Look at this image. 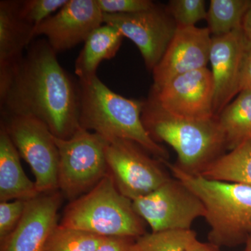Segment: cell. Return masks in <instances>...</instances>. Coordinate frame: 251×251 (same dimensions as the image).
<instances>
[{
    "instance_id": "1",
    "label": "cell",
    "mask_w": 251,
    "mask_h": 251,
    "mask_svg": "<svg viewBox=\"0 0 251 251\" xmlns=\"http://www.w3.org/2000/svg\"><path fill=\"white\" fill-rule=\"evenodd\" d=\"M0 106L1 116L34 117L62 139L80 127L78 82L63 69L46 39L32 41L27 48L0 92Z\"/></svg>"
},
{
    "instance_id": "2",
    "label": "cell",
    "mask_w": 251,
    "mask_h": 251,
    "mask_svg": "<svg viewBox=\"0 0 251 251\" xmlns=\"http://www.w3.org/2000/svg\"><path fill=\"white\" fill-rule=\"evenodd\" d=\"M77 82L81 128L93 130L106 140H129L160 161L166 160L168 151L150 136L142 121L145 100L115 93L97 75Z\"/></svg>"
},
{
    "instance_id": "3",
    "label": "cell",
    "mask_w": 251,
    "mask_h": 251,
    "mask_svg": "<svg viewBox=\"0 0 251 251\" xmlns=\"http://www.w3.org/2000/svg\"><path fill=\"white\" fill-rule=\"evenodd\" d=\"M179 180L202 201L210 231L209 244L233 247L247 243L251 236V186L207 179L163 160Z\"/></svg>"
},
{
    "instance_id": "4",
    "label": "cell",
    "mask_w": 251,
    "mask_h": 251,
    "mask_svg": "<svg viewBox=\"0 0 251 251\" xmlns=\"http://www.w3.org/2000/svg\"><path fill=\"white\" fill-rule=\"evenodd\" d=\"M142 121L155 141L165 142L174 149L177 166L193 174L223 155L221 151L226 149L217 117L191 120L175 116L150 95L144 102Z\"/></svg>"
},
{
    "instance_id": "5",
    "label": "cell",
    "mask_w": 251,
    "mask_h": 251,
    "mask_svg": "<svg viewBox=\"0 0 251 251\" xmlns=\"http://www.w3.org/2000/svg\"><path fill=\"white\" fill-rule=\"evenodd\" d=\"M59 225L102 237L137 239L146 234L133 201L120 193L109 172L90 191L72 201Z\"/></svg>"
},
{
    "instance_id": "6",
    "label": "cell",
    "mask_w": 251,
    "mask_h": 251,
    "mask_svg": "<svg viewBox=\"0 0 251 251\" xmlns=\"http://www.w3.org/2000/svg\"><path fill=\"white\" fill-rule=\"evenodd\" d=\"M59 151L58 188L72 201L88 192L108 173L107 140L98 133L78 128L71 138L54 135Z\"/></svg>"
},
{
    "instance_id": "7",
    "label": "cell",
    "mask_w": 251,
    "mask_h": 251,
    "mask_svg": "<svg viewBox=\"0 0 251 251\" xmlns=\"http://www.w3.org/2000/svg\"><path fill=\"white\" fill-rule=\"evenodd\" d=\"M1 124L31 168L39 193L58 189L59 151L49 127L34 117L2 116Z\"/></svg>"
},
{
    "instance_id": "8",
    "label": "cell",
    "mask_w": 251,
    "mask_h": 251,
    "mask_svg": "<svg viewBox=\"0 0 251 251\" xmlns=\"http://www.w3.org/2000/svg\"><path fill=\"white\" fill-rule=\"evenodd\" d=\"M133 206L153 232L191 229L195 220L204 218L206 214L198 196L172 178L152 192L134 200Z\"/></svg>"
},
{
    "instance_id": "9",
    "label": "cell",
    "mask_w": 251,
    "mask_h": 251,
    "mask_svg": "<svg viewBox=\"0 0 251 251\" xmlns=\"http://www.w3.org/2000/svg\"><path fill=\"white\" fill-rule=\"evenodd\" d=\"M145 151L129 140H107L108 172L120 193L132 201L152 192L171 179L159 162Z\"/></svg>"
},
{
    "instance_id": "10",
    "label": "cell",
    "mask_w": 251,
    "mask_h": 251,
    "mask_svg": "<svg viewBox=\"0 0 251 251\" xmlns=\"http://www.w3.org/2000/svg\"><path fill=\"white\" fill-rule=\"evenodd\" d=\"M103 22L134 43L151 72L161 60L177 27L166 8L156 4L139 12L103 14Z\"/></svg>"
},
{
    "instance_id": "11",
    "label": "cell",
    "mask_w": 251,
    "mask_h": 251,
    "mask_svg": "<svg viewBox=\"0 0 251 251\" xmlns=\"http://www.w3.org/2000/svg\"><path fill=\"white\" fill-rule=\"evenodd\" d=\"M163 110L175 116L208 120L214 112V85L207 68L175 77L150 94Z\"/></svg>"
},
{
    "instance_id": "12",
    "label": "cell",
    "mask_w": 251,
    "mask_h": 251,
    "mask_svg": "<svg viewBox=\"0 0 251 251\" xmlns=\"http://www.w3.org/2000/svg\"><path fill=\"white\" fill-rule=\"evenodd\" d=\"M103 24V13L97 0H68L57 14L35 28L34 36H46L57 54L85 42L92 31Z\"/></svg>"
},
{
    "instance_id": "13",
    "label": "cell",
    "mask_w": 251,
    "mask_h": 251,
    "mask_svg": "<svg viewBox=\"0 0 251 251\" xmlns=\"http://www.w3.org/2000/svg\"><path fill=\"white\" fill-rule=\"evenodd\" d=\"M211 41L207 27L177 26L166 52L153 69L152 90H158L180 75L205 68L209 62Z\"/></svg>"
},
{
    "instance_id": "14",
    "label": "cell",
    "mask_w": 251,
    "mask_h": 251,
    "mask_svg": "<svg viewBox=\"0 0 251 251\" xmlns=\"http://www.w3.org/2000/svg\"><path fill=\"white\" fill-rule=\"evenodd\" d=\"M247 49L242 28L226 35L212 36L209 62L214 80L216 117L240 93L241 74Z\"/></svg>"
},
{
    "instance_id": "15",
    "label": "cell",
    "mask_w": 251,
    "mask_h": 251,
    "mask_svg": "<svg viewBox=\"0 0 251 251\" xmlns=\"http://www.w3.org/2000/svg\"><path fill=\"white\" fill-rule=\"evenodd\" d=\"M62 196L57 191L40 193L26 201L22 218L14 230L1 242L0 251H43L57 227Z\"/></svg>"
},
{
    "instance_id": "16",
    "label": "cell",
    "mask_w": 251,
    "mask_h": 251,
    "mask_svg": "<svg viewBox=\"0 0 251 251\" xmlns=\"http://www.w3.org/2000/svg\"><path fill=\"white\" fill-rule=\"evenodd\" d=\"M35 27L20 16L18 1H0V92L6 88L32 43Z\"/></svg>"
},
{
    "instance_id": "17",
    "label": "cell",
    "mask_w": 251,
    "mask_h": 251,
    "mask_svg": "<svg viewBox=\"0 0 251 251\" xmlns=\"http://www.w3.org/2000/svg\"><path fill=\"white\" fill-rule=\"evenodd\" d=\"M40 194L23 171L17 149L1 124L0 128V201H29Z\"/></svg>"
},
{
    "instance_id": "18",
    "label": "cell",
    "mask_w": 251,
    "mask_h": 251,
    "mask_svg": "<svg viewBox=\"0 0 251 251\" xmlns=\"http://www.w3.org/2000/svg\"><path fill=\"white\" fill-rule=\"evenodd\" d=\"M124 36L116 28L103 24L91 33L75 62L78 80L96 76L100 63L115 57Z\"/></svg>"
},
{
    "instance_id": "19",
    "label": "cell",
    "mask_w": 251,
    "mask_h": 251,
    "mask_svg": "<svg viewBox=\"0 0 251 251\" xmlns=\"http://www.w3.org/2000/svg\"><path fill=\"white\" fill-rule=\"evenodd\" d=\"M217 117L229 151L251 141V90L242 91Z\"/></svg>"
},
{
    "instance_id": "20",
    "label": "cell",
    "mask_w": 251,
    "mask_h": 251,
    "mask_svg": "<svg viewBox=\"0 0 251 251\" xmlns=\"http://www.w3.org/2000/svg\"><path fill=\"white\" fill-rule=\"evenodd\" d=\"M198 174L209 179L251 186V141L221 155Z\"/></svg>"
},
{
    "instance_id": "21",
    "label": "cell",
    "mask_w": 251,
    "mask_h": 251,
    "mask_svg": "<svg viewBox=\"0 0 251 251\" xmlns=\"http://www.w3.org/2000/svg\"><path fill=\"white\" fill-rule=\"evenodd\" d=\"M251 6V0H211L206 18L211 34L224 36L241 29Z\"/></svg>"
},
{
    "instance_id": "22",
    "label": "cell",
    "mask_w": 251,
    "mask_h": 251,
    "mask_svg": "<svg viewBox=\"0 0 251 251\" xmlns=\"http://www.w3.org/2000/svg\"><path fill=\"white\" fill-rule=\"evenodd\" d=\"M104 237L57 225L43 251H95Z\"/></svg>"
},
{
    "instance_id": "23",
    "label": "cell",
    "mask_w": 251,
    "mask_h": 251,
    "mask_svg": "<svg viewBox=\"0 0 251 251\" xmlns=\"http://www.w3.org/2000/svg\"><path fill=\"white\" fill-rule=\"evenodd\" d=\"M196 237L192 229L152 232L135 239L134 251H186Z\"/></svg>"
},
{
    "instance_id": "24",
    "label": "cell",
    "mask_w": 251,
    "mask_h": 251,
    "mask_svg": "<svg viewBox=\"0 0 251 251\" xmlns=\"http://www.w3.org/2000/svg\"><path fill=\"white\" fill-rule=\"evenodd\" d=\"M176 26L192 27L206 19L207 11L204 0H173L166 7Z\"/></svg>"
},
{
    "instance_id": "25",
    "label": "cell",
    "mask_w": 251,
    "mask_h": 251,
    "mask_svg": "<svg viewBox=\"0 0 251 251\" xmlns=\"http://www.w3.org/2000/svg\"><path fill=\"white\" fill-rule=\"evenodd\" d=\"M68 0H24L18 1V9L23 20L34 27L46 21L57 10L67 4Z\"/></svg>"
},
{
    "instance_id": "26",
    "label": "cell",
    "mask_w": 251,
    "mask_h": 251,
    "mask_svg": "<svg viewBox=\"0 0 251 251\" xmlns=\"http://www.w3.org/2000/svg\"><path fill=\"white\" fill-rule=\"evenodd\" d=\"M25 201L0 203V242H3L14 230L22 218Z\"/></svg>"
},
{
    "instance_id": "27",
    "label": "cell",
    "mask_w": 251,
    "mask_h": 251,
    "mask_svg": "<svg viewBox=\"0 0 251 251\" xmlns=\"http://www.w3.org/2000/svg\"><path fill=\"white\" fill-rule=\"evenodd\" d=\"M103 14H130L145 11L154 6L150 0H97Z\"/></svg>"
},
{
    "instance_id": "28",
    "label": "cell",
    "mask_w": 251,
    "mask_h": 251,
    "mask_svg": "<svg viewBox=\"0 0 251 251\" xmlns=\"http://www.w3.org/2000/svg\"><path fill=\"white\" fill-rule=\"evenodd\" d=\"M135 239L126 237H105L95 251H134Z\"/></svg>"
},
{
    "instance_id": "29",
    "label": "cell",
    "mask_w": 251,
    "mask_h": 251,
    "mask_svg": "<svg viewBox=\"0 0 251 251\" xmlns=\"http://www.w3.org/2000/svg\"><path fill=\"white\" fill-rule=\"evenodd\" d=\"M251 90V49H248L244 55L241 74L240 92Z\"/></svg>"
},
{
    "instance_id": "30",
    "label": "cell",
    "mask_w": 251,
    "mask_h": 251,
    "mask_svg": "<svg viewBox=\"0 0 251 251\" xmlns=\"http://www.w3.org/2000/svg\"><path fill=\"white\" fill-rule=\"evenodd\" d=\"M242 29L247 48L251 49V6L244 17Z\"/></svg>"
},
{
    "instance_id": "31",
    "label": "cell",
    "mask_w": 251,
    "mask_h": 251,
    "mask_svg": "<svg viewBox=\"0 0 251 251\" xmlns=\"http://www.w3.org/2000/svg\"><path fill=\"white\" fill-rule=\"evenodd\" d=\"M215 247L211 244L200 242L198 239L194 241L188 248L186 251H214Z\"/></svg>"
},
{
    "instance_id": "32",
    "label": "cell",
    "mask_w": 251,
    "mask_h": 251,
    "mask_svg": "<svg viewBox=\"0 0 251 251\" xmlns=\"http://www.w3.org/2000/svg\"><path fill=\"white\" fill-rule=\"evenodd\" d=\"M247 251H251V236L248 239L247 243H246V249Z\"/></svg>"
},
{
    "instance_id": "33",
    "label": "cell",
    "mask_w": 251,
    "mask_h": 251,
    "mask_svg": "<svg viewBox=\"0 0 251 251\" xmlns=\"http://www.w3.org/2000/svg\"><path fill=\"white\" fill-rule=\"evenodd\" d=\"M214 251H220L219 250V249H218V248H215V249H214ZM244 251H247L245 250Z\"/></svg>"
}]
</instances>
